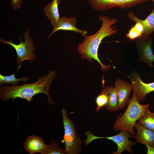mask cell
Here are the masks:
<instances>
[{"label": "cell", "mask_w": 154, "mask_h": 154, "mask_svg": "<svg viewBox=\"0 0 154 154\" xmlns=\"http://www.w3.org/2000/svg\"><path fill=\"white\" fill-rule=\"evenodd\" d=\"M96 103L97 105L96 112L97 113L100 109L105 106L108 102V98L105 94L101 93L96 99Z\"/></svg>", "instance_id": "obj_20"}, {"label": "cell", "mask_w": 154, "mask_h": 154, "mask_svg": "<svg viewBox=\"0 0 154 154\" xmlns=\"http://www.w3.org/2000/svg\"><path fill=\"white\" fill-rule=\"evenodd\" d=\"M150 105H142L139 103L135 92L133 91L132 97L129 99L127 107L124 113L117 116L113 125L116 131L124 130L131 135L135 134L134 128L136 121L144 113Z\"/></svg>", "instance_id": "obj_3"}, {"label": "cell", "mask_w": 154, "mask_h": 154, "mask_svg": "<svg viewBox=\"0 0 154 154\" xmlns=\"http://www.w3.org/2000/svg\"><path fill=\"white\" fill-rule=\"evenodd\" d=\"M106 94L108 98L107 104L105 106L106 109L111 112H116L119 110L118 107V99L115 87L110 86H104L101 92Z\"/></svg>", "instance_id": "obj_15"}, {"label": "cell", "mask_w": 154, "mask_h": 154, "mask_svg": "<svg viewBox=\"0 0 154 154\" xmlns=\"http://www.w3.org/2000/svg\"><path fill=\"white\" fill-rule=\"evenodd\" d=\"M116 89L118 99V107L122 110L127 106L132 88L130 84L118 78L114 87Z\"/></svg>", "instance_id": "obj_10"}, {"label": "cell", "mask_w": 154, "mask_h": 154, "mask_svg": "<svg viewBox=\"0 0 154 154\" xmlns=\"http://www.w3.org/2000/svg\"><path fill=\"white\" fill-rule=\"evenodd\" d=\"M134 127L137 130L134 138L139 143L146 145L154 142V130L147 128L136 123Z\"/></svg>", "instance_id": "obj_12"}, {"label": "cell", "mask_w": 154, "mask_h": 154, "mask_svg": "<svg viewBox=\"0 0 154 154\" xmlns=\"http://www.w3.org/2000/svg\"><path fill=\"white\" fill-rule=\"evenodd\" d=\"M23 3L22 0H11L10 5L14 10H15L19 8Z\"/></svg>", "instance_id": "obj_22"}, {"label": "cell", "mask_w": 154, "mask_h": 154, "mask_svg": "<svg viewBox=\"0 0 154 154\" xmlns=\"http://www.w3.org/2000/svg\"><path fill=\"white\" fill-rule=\"evenodd\" d=\"M134 136L129 132L124 130H121L118 134L107 137H99V139H106L113 141L117 145V150L112 152L113 154H121L123 151H126L128 153L132 154V146L136 143L135 142L129 140V138L133 137Z\"/></svg>", "instance_id": "obj_8"}, {"label": "cell", "mask_w": 154, "mask_h": 154, "mask_svg": "<svg viewBox=\"0 0 154 154\" xmlns=\"http://www.w3.org/2000/svg\"><path fill=\"white\" fill-rule=\"evenodd\" d=\"M137 19L143 25L144 31L141 37H149L154 32V9L152 10L151 13L145 19L142 20L137 16Z\"/></svg>", "instance_id": "obj_16"}, {"label": "cell", "mask_w": 154, "mask_h": 154, "mask_svg": "<svg viewBox=\"0 0 154 154\" xmlns=\"http://www.w3.org/2000/svg\"><path fill=\"white\" fill-rule=\"evenodd\" d=\"M29 29L26 28L25 32L23 33L25 41L23 42L21 36L19 37L20 43L16 44L13 43V38L9 41H7L0 38V42L2 43H6L14 47L16 50L17 55V63L19 66L17 70L21 68L23 62L28 60L32 62L36 59V55L35 54V47L33 45V40L29 35Z\"/></svg>", "instance_id": "obj_5"}, {"label": "cell", "mask_w": 154, "mask_h": 154, "mask_svg": "<svg viewBox=\"0 0 154 154\" xmlns=\"http://www.w3.org/2000/svg\"><path fill=\"white\" fill-rule=\"evenodd\" d=\"M130 80L132 89L139 102L143 101L148 94L154 91V82L144 83L136 72H134L131 73Z\"/></svg>", "instance_id": "obj_9"}, {"label": "cell", "mask_w": 154, "mask_h": 154, "mask_svg": "<svg viewBox=\"0 0 154 154\" xmlns=\"http://www.w3.org/2000/svg\"><path fill=\"white\" fill-rule=\"evenodd\" d=\"M147 151V154H154V142L145 145Z\"/></svg>", "instance_id": "obj_23"}, {"label": "cell", "mask_w": 154, "mask_h": 154, "mask_svg": "<svg viewBox=\"0 0 154 154\" xmlns=\"http://www.w3.org/2000/svg\"><path fill=\"white\" fill-rule=\"evenodd\" d=\"M149 0H86L94 10L105 11L117 7L127 9Z\"/></svg>", "instance_id": "obj_6"}, {"label": "cell", "mask_w": 154, "mask_h": 154, "mask_svg": "<svg viewBox=\"0 0 154 154\" xmlns=\"http://www.w3.org/2000/svg\"><path fill=\"white\" fill-rule=\"evenodd\" d=\"M56 74V71L50 70L47 74L38 77L37 81L33 83H25L19 86L1 85L0 88L1 100L7 101L11 98L14 101L16 98H19L26 99L29 103L33 100V98L34 96L43 93L48 97V103L55 105L49 94V90Z\"/></svg>", "instance_id": "obj_2"}, {"label": "cell", "mask_w": 154, "mask_h": 154, "mask_svg": "<svg viewBox=\"0 0 154 154\" xmlns=\"http://www.w3.org/2000/svg\"><path fill=\"white\" fill-rule=\"evenodd\" d=\"M137 123L147 128L154 130V113L147 108L144 114L138 120Z\"/></svg>", "instance_id": "obj_17"}, {"label": "cell", "mask_w": 154, "mask_h": 154, "mask_svg": "<svg viewBox=\"0 0 154 154\" xmlns=\"http://www.w3.org/2000/svg\"><path fill=\"white\" fill-rule=\"evenodd\" d=\"M60 2L61 0H52L50 3L43 8L46 16L50 21L53 30L56 28L60 18L58 5Z\"/></svg>", "instance_id": "obj_14"}, {"label": "cell", "mask_w": 154, "mask_h": 154, "mask_svg": "<svg viewBox=\"0 0 154 154\" xmlns=\"http://www.w3.org/2000/svg\"><path fill=\"white\" fill-rule=\"evenodd\" d=\"M46 144L40 137L35 135L29 136L27 138L24 144L25 151L31 154L41 153Z\"/></svg>", "instance_id": "obj_13"}, {"label": "cell", "mask_w": 154, "mask_h": 154, "mask_svg": "<svg viewBox=\"0 0 154 154\" xmlns=\"http://www.w3.org/2000/svg\"><path fill=\"white\" fill-rule=\"evenodd\" d=\"M15 72L13 74L9 76H3L0 74V85L2 84L6 85L12 84L13 86H18L19 81L24 82H27L29 79L28 76L23 77L20 78H16L15 76Z\"/></svg>", "instance_id": "obj_18"}, {"label": "cell", "mask_w": 154, "mask_h": 154, "mask_svg": "<svg viewBox=\"0 0 154 154\" xmlns=\"http://www.w3.org/2000/svg\"><path fill=\"white\" fill-rule=\"evenodd\" d=\"M98 19L102 22L100 28L94 34L85 37L83 41L78 44L77 51L80 54L81 58L88 60L90 63L93 62L92 59L96 60L100 64L101 70L106 72L109 70L111 66L104 65L99 59L98 56V49L104 38L118 32L117 26H114L117 23V20L114 18H110L104 15H99Z\"/></svg>", "instance_id": "obj_1"}, {"label": "cell", "mask_w": 154, "mask_h": 154, "mask_svg": "<svg viewBox=\"0 0 154 154\" xmlns=\"http://www.w3.org/2000/svg\"><path fill=\"white\" fill-rule=\"evenodd\" d=\"M135 40L139 61L145 62L151 67H154L152 64L154 61V55L151 49L153 41L152 37L148 38L141 37Z\"/></svg>", "instance_id": "obj_7"}, {"label": "cell", "mask_w": 154, "mask_h": 154, "mask_svg": "<svg viewBox=\"0 0 154 154\" xmlns=\"http://www.w3.org/2000/svg\"><path fill=\"white\" fill-rule=\"evenodd\" d=\"M64 129V134L62 142L64 143L66 154H79L82 149V142L79 137L74 122L68 116L64 108L61 110Z\"/></svg>", "instance_id": "obj_4"}, {"label": "cell", "mask_w": 154, "mask_h": 154, "mask_svg": "<svg viewBox=\"0 0 154 154\" xmlns=\"http://www.w3.org/2000/svg\"><path fill=\"white\" fill-rule=\"evenodd\" d=\"M141 36V33L138 31L134 25H132L128 32L126 33L125 37L132 41Z\"/></svg>", "instance_id": "obj_21"}, {"label": "cell", "mask_w": 154, "mask_h": 154, "mask_svg": "<svg viewBox=\"0 0 154 154\" xmlns=\"http://www.w3.org/2000/svg\"><path fill=\"white\" fill-rule=\"evenodd\" d=\"M154 3V0H151Z\"/></svg>", "instance_id": "obj_24"}, {"label": "cell", "mask_w": 154, "mask_h": 154, "mask_svg": "<svg viewBox=\"0 0 154 154\" xmlns=\"http://www.w3.org/2000/svg\"><path fill=\"white\" fill-rule=\"evenodd\" d=\"M42 154H64L65 150L62 149L58 143L53 140L51 141V144L46 145Z\"/></svg>", "instance_id": "obj_19"}, {"label": "cell", "mask_w": 154, "mask_h": 154, "mask_svg": "<svg viewBox=\"0 0 154 154\" xmlns=\"http://www.w3.org/2000/svg\"><path fill=\"white\" fill-rule=\"evenodd\" d=\"M76 21L77 19L75 17H66L62 16L60 17L56 28L48 35L47 39L55 32L59 30L70 31L75 33H78L84 37L87 35V31L76 28Z\"/></svg>", "instance_id": "obj_11"}, {"label": "cell", "mask_w": 154, "mask_h": 154, "mask_svg": "<svg viewBox=\"0 0 154 154\" xmlns=\"http://www.w3.org/2000/svg\"></svg>", "instance_id": "obj_25"}]
</instances>
